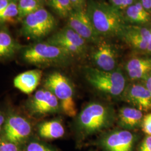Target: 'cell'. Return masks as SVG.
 I'll return each instance as SVG.
<instances>
[{
    "instance_id": "cell-1",
    "label": "cell",
    "mask_w": 151,
    "mask_h": 151,
    "mask_svg": "<svg viewBox=\"0 0 151 151\" xmlns=\"http://www.w3.org/2000/svg\"><path fill=\"white\" fill-rule=\"evenodd\" d=\"M86 12L101 38L120 37L127 24L123 12L105 2L89 0L86 4Z\"/></svg>"
},
{
    "instance_id": "cell-2",
    "label": "cell",
    "mask_w": 151,
    "mask_h": 151,
    "mask_svg": "<svg viewBox=\"0 0 151 151\" xmlns=\"http://www.w3.org/2000/svg\"><path fill=\"white\" fill-rule=\"evenodd\" d=\"M116 117L111 105L92 101L85 106L77 116L76 129L80 137L86 138L112 127Z\"/></svg>"
},
{
    "instance_id": "cell-3",
    "label": "cell",
    "mask_w": 151,
    "mask_h": 151,
    "mask_svg": "<svg viewBox=\"0 0 151 151\" xmlns=\"http://www.w3.org/2000/svg\"><path fill=\"white\" fill-rule=\"evenodd\" d=\"M21 51L25 62L40 68L65 65L73 58L63 49L46 41L23 47Z\"/></svg>"
},
{
    "instance_id": "cell-4",
    "label": "cell",
    "mask_w": 151,
    "mask_h": 151,
    "mask_svg": "<svg viewBox=\"0 0 151 151\" xmlns=\"http://www.w3.org/2000/svg\"><path fill=\"white\" fill-rule=\"evenodd\" d=\"M85 77L94 88L113 97H121L128 85L126 76L118 68L105 71L89 67L85 70Z\"/></svg>"
},
{
    "instance_id": "cell-5",
    "label": "cell",
    "mask_w": 151,
    "mask_h": 151,
    "mask_svg": "<svg viewBox=\"0 0 151 151\" xmlns=\"http://www.w3.org/2000/svg\"><path fill=\"white\" fill-rule=\"evenodd\" d=\"M43 87L57 98L63 113L69 117H75L77 109L75 101V89L69 78L60 72L55 71L45 78Z\"/></svg>"
},
{
    "instance_id": "cell-6",
    "label": "cell",
    "mask_w": 151,
    "mask_h": 151,
    "mask_svg": "<svg viewBox=\"0 0 151 151\" xmlns=\"http://www.w3.org/2000/svg\"><path fill=\"white\" fill-rule=\"evenodd\" d=\"M55 25L54 16L42 7L22 20L20 32L23 37L29 39L39 40L48 35Z\"/></svg>"
},
{
    "instance_id": "cell-7",
    "label": "cell",
    "mask_w": 151,
    "mask_h": 151,
    "mask_svg": "<svg viewBox=\"0 0 151 151\" xmlns=\"http://www.w3.org/2000/svg\"><path fill=\"white\" fill-rule=\"evenodd\" d=\"M34 128L30 120L14 110L6 113L1 135L6 139L24 147L32 138Z\"/></svg>"
},
{
    "instance_id": "cell-8",
    "label": "cell",
    "mask_w": 151,
    "mask_h": 151,
    "mask_svg": "<svg viewBox=\"0 0 151 151\" xmlns=\"http://www.w3.org/2000/svg\"><path fill=\"white\" fill-rule=\"evenodd\" d=\"M25 109L30 118L35 119L62 112L57 98L44 87L27 99L25 104Z\"/></svg>"
},
{
    "instance_id": "cell-9",
    "label": "cell",
    "mask_w": 151,
    "mask_h": 151,
    "mask_svg": "<svg viewBox=\"0 0 151 151\" xmlns=\"http://www.w3.org/2000/svg\"><path fill=\"white\" fill-rule=\"evenodd\" d=\"M46 42L63 49L72 57L83 55L87 49L86 42L68 26L48 38Z\"/></svg>"
},
{
    "instance_id": "cell-10",
    "label": "cell",
    "mask_w": 151,
    "mask_h": 151,
    "mask_svg": "<svg viewBox=\"0 0 151 151\" xmlns=\"http://www.w3.org/2000/svg\"><path fill=\"white\" fill-rule=\"evenodd\" d=\"M68 19V27H70L87 43L97 44L101 38L97 34L87 15L86 7L82 9H74Z\"/></svg>"
},
{
    "instance_id": "cell-11",
    "label": "cell",
    "mask_w": 151,
    "mask_h": 151,
    "mask_svg": "<svg viewBox=\"0 0 151 151\" xmlns=\"http://www.w3.org/2000/svg\"><path fill=\"white\" fill-rule=\"evenodd\" d=\"M136 135L128 130L115 129L100 138L99 145L104 151H134Z\"/></svg>"
},
{
    "instance_id": "cell-12",
    "label": "cell",
    "mask_w": 151,
    "mask_h": 151,
    "mask_svg": "<svg viewBox=\"0 0 151 151\" xmlns=\"http://www.w3.org/2000/svg\"><path fill=\"white\" fill-rule=\"evenodd\" d=\"M120 38L135 51L147 52L151 38V28L127 24Z\"/></svg>"
},
{
    "instance_id": "cell-13",
    "label": "cell",
    "mask_w": 151,
    "mask_h": 151,
    "mask_svg": "<svg viewBox=\"0 0 151 151\" xmlns=\"http://www.w3.org/2000/svg\"><path fill=\"white\" fill-rule=\"evenodd\" d=\"M121 97L142 112L151 110V93L143 84H128Z\"/></svg>"
},
{
    "instance_id": "cell-14",
    "label": "cell",
    "mask_w": 151,
    "mask_h": 151,
    "mask_svg": "<svg viewBox=\"0 0 151 151\" xmlns=\"http://www.w3.org/2000/svg\"><path fill=\"white\" fill-rule=\"evenodd\" d=\"M92 54V60L96 68L105 71H112L116 69L117 53L113 45L101 42Z\"/></svg>"
},
{
    "instance_id": "cell-15",
    "label": "cell",
    "mask_w": 151,
    "mask_h": 151,
    "mask_svg": "<svg viewBox=\"0 0 151 151\" xmlns=\"http://www.w3.org/2000/svg\"><path fill=\"white\" fill-rule=\"evenodd\" d=\"M42 76L43 72L40 69L27 70L16 76L14 79V85L22 92L30 95L39 85Z\"/></svg>"
},
{
    "instance_id": "cell-16",
    "label": "cell",
    "mask_w": 151,
    "mask_h": 151,
    "mask_svg": "<svg viewBox=\"0 0 151 151\" xmlns=\"http://www.w3.org/2000/svg\"><path fill=\"white\" fill-rule=\"evenodd\" d=\"M125 68L132 80H144L151 73V58L135 57L129 60Z\"/></svg>"
},
{
    "instance_id": "cell-17",
    "label": "cell",
    "mask_w": 151,
    "mask_h": 151,
    "mask_svg": "<svg viewBox=\"0 0 151 151\" xmlns=\"http://www.w3.org/2000/svg\"><path fill=\"white\" fill-rule=\"evenodd\" d=\"M143 118L142 111L130 106H124L120 109L118 114L117 122L123 129H135L141 127Z\"/></svg>"
},
{
    "instance_id": "cell-18",
    "label": "cell",
    "mask_w": 151,
    "mask_h": 151,
    "mask_svg": "<svg viewBox=\"0 0 151 151\" xmlns=\"http://www.w3.org/2000/svg\"><path fill=\"white\" fill-rule=\"evenodd\" d=\"M37 133L39 137L45 139H57L65 134L64 126L59 119L44 121L37 125Z\"/></svg>"
},
{
    "instance_id": "cell-19",
    "label": "cell",
    "mask_w": 151,
    "mask_h": 151,
    "mask_svg": "<svg viewBox=\"0 0 151 151\" xmlns=\"http://www.w3.org/2000/svg\"><path fill=\"white\" fill-rule=\"evenodd\" d=\"M123 11L124 19L127 23L142 25L151 20V14L146 11L139 1H137Z\"/></svg>"
},
{
    "instance_id": "cell-20",
    "label": "cell",
    "mask_w": 151,
    "mask_h": 151,
    "mask_svg": "<svg viewBox=\"0 0 151 151\" xmlns=\"http://www.w3.org/2000/svg\"><path fill=\"white\" fill-rule=\"evenodd\" d=\"M23 47L6 30H0V60L12 58Z\"/></svg>"
},
{
    "instance_id": "cell-21",
    "label": "cell",
    "mask_w": 151,
    "mask_h": 151,
    "mask_svg": "<svg viewBox=\"0 0 151 151\" xmlns=\"http://www.w3.org/2000/svg\"><path fill=\"white\" fill-rule=\"evenodd\" d=\"M17 20H22L26 16L43 7L42 0H18Z\"/></svg>"
},
{
    "instance_id": "cell-22",
    "label": "cell",
    "mask_w": 151,
    "mask_h": 151,
    "mask_svg": "<svg viewBox=\"0 0 151 151\" xmlns=\"http://www.w3.org/2000/svg\"><path fill=\"white\" fill-rule=\"evenodd\" d=\"M49 4L55 13L62 18H68L74 10L70 0H49Z\"/></svg>"
},
{
    "instance_id": "cell-23",
    "label": "cell",
    "mask_w": 151,
    "mask_h": 151,
    "mask_svg": "<svg viewBox=\"0 0 151 151\" xmlns=\"http://www.w3.org/2000/svg\"><path fill=\"white\" fill-rule=\"evenodd\" d=\"M18 0H12L9 5L0 13V24L13 22L17 20L19 15Z\"/></svg>"
},
{
    "instance_id": "cell-24",
    "label": "cell",
    "mask_w": 151,
    "mask_h": 151,
    "mask_svg": "<svg viewBox=\"0 0 151 151\" xmlns=\"http://www.w3.org/2000/svg\"><path fill=\"white\" fill-rule=\"evenodd\" d=\"M24 150L25 151H58L53 146L32 137L24 146Z\"/></svg>"
},
{
    "instance_id": "cell-25",
    "label": "cell",
    "mask_w": 151,
    "mask_h": 151,
    "mask_svg": "<svg viewBox=\"0 0 151 151\" xmlns=\"http://www.w3.org/2000/svg\"><path fill=\"white\" fill-rule=\"evenodd\" d=\"M0 151H25L24 147L6 139L0 135Z\"/></svg>"
},
{
    "instance_id": "cell-26",
    "label": "cell",
    "mask_w": 151,
    "mask_h": 151,
    "mask_svg": "<svg viewBox=\"0 0 151 151\" xmlns=\"http://www.w3.org/2000/svg\"><path fill=\"white\" fill-rule=\"evenodd\" d=\"M137 0H109L110 4L120 11H124L125 9L134 4Z\"/></svg>"
},
{
    "instance_id": "cell-27",
    "label": "cell",
    "mask_w": 151,
    "mask_h": 151,
    "mask_svg": "<svg viewBox=\"0 0 151 151\" xmlns=\"http://www.w3.org/2000/svg\"><path fill=\"white\" fill-rule=\"evenodd\" d=\"M141 127L146 134L151 136V114H148L143 116Z\"/></svg>"
},
{
    "instance_id": "cell-28",
    "label": "cell",
    "mask_w": 151,
    "mask_h": 151,
    "mask_svg": "<svg viewBox=\"0 0 151 151\" xmlns=\"http://www.w3.org/2000/svg\"><path fill=\"white\" fill-rule=\"evenodd\" d=\"M139 151H151V136L147 135L140 143Z\"/></svg>"
},
{
    "instance_id": "cell-29",
    "label": "cell",
    "mask_w": 151,
    "mask_h": 151,
    "mask_svg": "<svg viewBox=\"0 0 151 151\" xmlns=\"http://www.w3.org/2000/svg\"><path fill=\"white\" fill-rule=\"evenodd\" d=\"M74 9H82L86 7V0H70Z\"/></svg>"
},
{
    "instance_id": "cell-30",
    "label": "cell",
    "mask_w": 151,
    "mask_h": 151,
    "mask_svg": "<svg viewBox=\"0 0 151 151\" xmlns=\"http://www.w3.org/2000/svg\"><path fill=\"white\" fill-rule=\"evenodd\" d=\"M6 119V113L0 110V135L2 133Z\"/></svg>"
},
{
    "instance_id": "cell-31",
    "label": "cell",
    "mask_w": 151,
    "mask_h": 151,
    "mask_svg": "<svg viewBox=\"0 0 151 151\" xmlns=\"http://www.w3.org/2000/svg\"><path fill=\"white\" fill-rule=\"evenodd\" d=\"M139 1L146 11L151 15V0H139Z\"/></svg>"
},
{
    "instance_id": "cell-32",
    "label": "cell",
    "mask_w": 151,
    "mask_h": 151,
    "mask_svg": "<svg viewBox=\"0 0 151 151\" xmlns=\"http://www.w3.org/2000/svg\"><path fill=\"white\" fill-rule=\"evenodd\" d=\"M143 81H144L143 85L151 93V73Z\"/></svg>"
},
{
    "instance_id": "cell-33",
    "label": "cell",
    "mask_w": 151,
    "mask_h": 151,
    "mask_svg": "<svg viewBox=\"0 0 151 151\" xmlns=\"http://www.w3.org/2000/svg\"><path fill=\"white\" fill-rule=\"evenodd\" d=\"M12 0H0V13L3 11Z\"/></svg>"
},
{
    "instance_id": "cell-34",
    "label": "cell",
    "mask_w": 151,
    "mask_h": 151,
    "mask_svg": "<svg viewBox=\"0 0 151 151\" xmlns=\"http://www.w3.org/2000/svg\"><path fill=\"white\" fill-rule=\"evenodd\" d=\"M147 52L151 55V38H150V40L149 42V44H148V46L147 48Z\"/></svg>"
}]
</instances>
